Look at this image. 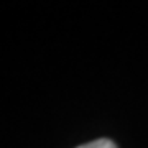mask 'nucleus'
Listing matches in <instances>:
<instances>
[{"label":"nucleus","mask_w":148,"mask_h":148,"mask_svg":"<svg viewBox=\"0 0 148 148\" xmlns=\"http://www.w3.org/2000/svg\"><path fill=\"white\" fill-rule=\"evenodd\" d=\"M77 148H119V147L109 138H99V140H94V142L84 143Z\"/></svg>","instance_id":"nucleus-1"}]
</instances>
